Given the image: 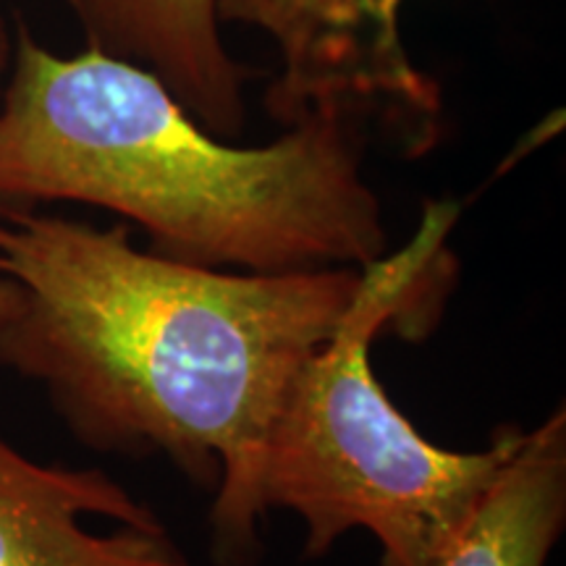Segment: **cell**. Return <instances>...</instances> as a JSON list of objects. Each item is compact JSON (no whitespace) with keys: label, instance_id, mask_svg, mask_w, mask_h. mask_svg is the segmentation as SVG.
Segmentation results:
<instances>
[{"label":"cell","instance_id":"4","mask_svg":"<svg viewBox=\"0 0 566 566\" xmlns=\"http://www.w3.org/2000/svg\"><path fill=\"white\" fill-rule=\"evenodd\" d=\"M405 0H218V19L250 24L275 42L281 74L265 92L275 122L310 113L399 124L409 145L433 142L441 92L409 59L399 32Z\"/></svg>","mask_w":566,"mask_h":566},{"label":"cell","instance_id":"2","mask_svg":"<svg viewBox=\"0 0 566 566\" xmlns=\"http://www.w3.org/2000/svg\"><path fill=\"white\" fill-rule=\"evenodd\" d=\"M357 118L310 113L263 147L212 137L150 71L59 55L17 21L0 101V208L116 212L147 250L239 273L365 268L388 252Z\"/></svg>","mask_w":566,"mask_h":566},{"label":"cell","instance_id":"7","mask_svg":"<svg viewBox=\"0 0 566 566\" xmlns=\"http://www.w3.org/2000/svg\"><path fill=\"white\" fill-rule=\"evenodd\" d=\"M566 530V409L525 430L438 566H548Z\"/></svg>","mask_w":566,"mask_h":566},{"label":"cell","instance_id":"8","mask_svg":"<svg viewBox=\"0 0 566 566\" xmlns=\"http://www.w3.org/2000/svg\"><path fill=\"white\" fill-rule=\"evenodd\" d=\"M11 61H13V34L9 32V24L0 17V101H3L6 82L11 74Z\"/></svg>","mask_w":566,"mask_h":566},{"label":"cell","instance_id":"6","mask_svg":"<svg viewBox=\"0 0 566 566\" xmlns=\"http://www.w3.org/2000/svg\"><path fill=\"white\" fill-rule=\"evenodd\" d=\"M90 48L150 71L205 132L247 126L250 71L226 51L218 0H69Z\"/></svg>","mask_w":566,"mask_h":566},{"label":"cell","instance_id":"1","mask_svg":"<svg viewBox=\"0 0 566 566\" xmlns=\"http://www.w3.org/2000/svg\"><path fill=\"white\" fill-rule=\"evenodd\" d=\"M0 367L38 384L84 449L168 459L216 495L218 566H254L260 451L283 391L349 313L363 268L216 271L108 229L0 208Z\"/></svg>","mask_w":566,"mask_h":566},{"label":"cell","instance_id":"3","mask_svg":"<svg viewBox=\"0 0 566 566\" xmlns=\"http://www.w3.org/2000/svg\"><path fill=\"white\" fill-rule=\"evenodd\" d=\"M457 202H428L415 237L363 268L349 313L283 391L260 451L254 504L304 522V556L323 558L363 530L380 566H438L525 430L501 424L483 451L430 443L396 409L373 370L370 349L396 321L417 317L449 263Z\"/></svg>","mask_w":566,"mask_h":566},{"label":"cell","instance_id":"9","mask_svg":"<svg viewBox=\"0 0 566 566\" xmlns=\"http://www.w3.org/2000/svg\"><path fill=\"white\" fill-rule=\"evenodd\" d=\"M17 304H19L17 283L9 279H0V323H3L9 315H13Z\"/></svg>","mask_w":566,"mask_h":566},{"label":"cell","instance_id":"5","mask_svg":"<svg viewBox=\"0 0 566 566\" xmlns=\"http://www.w3.org/2000/svg\"><path fill=\"white\" fill-rule=\"evenodd\" d=\"M0 566H192L150 506L97 467L45 464L0 433Z\"/></svg>","mask_w":566,"mask_h":566}]
</instances>
